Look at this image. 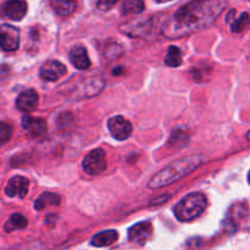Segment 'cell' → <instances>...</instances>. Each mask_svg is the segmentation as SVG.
<instances>
[{
	"label": "cell",
	"mask_w": 250,
	"mask_h": 250,
	"mask_svg": "<svg viewBox=\"0 0 250 250\" xmlns=\"http://www.w3.org/2000/svg\"><path fill=\"white\" fill-rule=\"evenodd\" d=\"M2 11L7 19L12 21H21L27 12V4L22 0H10L2 5Z\"/></svg>",
	"instance_id": "7c38bea8"
},
{
	"label": "cell",
	"mask_w": 250,
	"mask_h": 250,
	"mask_svg": "<svg viewBox=\"0 0 250 250\" xmlns=\"http://www.w3.org/2000/svg\"><path fill=\"white\" fill-rule=\"evenodd\" d=\"M153 21L151 19H138L134 21H129L122 24L120 28L121 32L131 37H146L149 32H151Z\"/></svg>",
	"instance_id": "ba28073f"
},
{
	"label": "cell",
	"mask_w": 250,
	"mask_h": 250,
	"mask_svg": "<svg viewBox=\"0 0 250 250\" xmlns=\"http://www.w3.org/2000/svg\"><path fill=\"white\" fill-rule=\"evenodd\" d=\"M165 62L166 65L171 66V67H178L182 63V53L177 46H168Z\"/></svg>",
	"instance_id": "ffe728a7"
},
{
	"label": "cell",
	"mask_w": 250,
	"mask_h": 250,
	"mask_svg": "<svg viewBox=\"0 0 250 250\" xmlns=\"http://www.w3.org/2000/svg\"><path fill=\"white\" fill-rule=\"evenodd\" d=\"M70 61L78 70H87L90 67V60L84 46H73L70 51Z\"/></svg>",
	"instance_id": "5bb4252c"
},
{
	"label": "cell",
	"mask_w": 250,
	"mask_h": 250,
	"mask_svg": "<svg viewBox=\"0 0 250 250\" xmlns=\"http://www.w3.org/2000/svg\"><path fill=\"white\" fill-rule=\"evenodd\" d=\"M188 143H189V136H188L187 132L181 128H176L171 132L168 144L172 146L173 148H185Z\"/></svg>",
	"instance_id": "ac0fdd59"
},
{
	"label": "cell",
	"mask_w": 250,
	"mask_h": 250,
	"mask_svg": "<svg viewBox=\"0 0 250 250\" xmlns=\"http://www.w3.org/2000/svg\"><path fill=\"white\" fill-rule=\"evenodd\" d=\"M38 103L39 99L36 90L27 89L23 90V92L17 97L16 106L17 109L21 110V111L31 112L33 111V110H36V107L38 106Z\"/></svg>",
	"instance_id": "4fadbf2b"
},
{
	"label": "cell",
	"mask_w": 250,
	"mask_h": 250,
	"mask_svg": "<svg viewBox=\"0 0 250 250\" xmlns=\"http://www.w3.org/2000/svg\"><path fill=\"white\" fill-rule=\"evenodd\" d=\"M116 4V0H110V1H107V0H104V1H99L98 2V7H99V9H102V10H107V9H110V7L111 6H114V5Z\"/></svg>",
	"instance_id": "cb8c5ba5"
},
{
	"label": "cell",
	"mask_w": 250,
	"mask_h": 250,
	"mask_svg": "<svg viewBox=\"0 0 250 250\" xmlns=\"http://www.w3.org/2000/svg\"><path fill=\"white\" fill-rule=\"evenodd\" d=\"M106 155L103 149H95L88 153L83 159L82 167L85 173L90 176H97L104 172L106 168Z\"/></svg>",
	"instance_id": "277c9868"
},
{
	"label": "cell",
	"mask_w": 250,
	"mask_h": 250,
	"mask_svg": "<svg viewBox=\"0 0 250 250\" xmlns=\"http://www.w3.org/2000/svg\"><path fill=\"white\" fill-rule=\"evenodd\" d=\"M208 207V199L203 193H190L177 203L175 215L182 222H189L199 217Z\"/></svg>",
	"instance_id": "3957f363"
},
{
	"label": "cell",
	"mask_w": 250,
	"mask_h": 250,
	"mask_svg": "<svg viewBox=\"0 0 250 250\" xmlns=\"http://www.w3.org/2000/svg\"><path fill=\"white\" fill-rule=\"evenodd\" d=\"M29 182L23 176H15L7 182L5 193L10 198H24L28 193Z\"/></svg>",
	"instance_id": "8fae6325"
},
{
	"label": "cell",
	"mask_w": 250,
	"mask_h": 250,
	"mask_svg": "<svg viewBox=\"0 0 250 250\" xmlns=\"http://www.w3.org/2000/svg\"><path fill=\"white\" fill-rule=\"evenodd\" d=\"M20 46V31L11 24L0 26V48L4 51H15Z\"/></svg>",
	"instance_id": "5b68a950"
},
{
	"label": "cell",
	"mask_w": 250,
	"mask_h": 250,
	"mask_svg": "<svg viewBox=\"0 0 250 250\" xmlns=\"http://www.w3.org/2000/svg\"><path fill=\"white\" fill-rule=\"evenodd\" d=\"M27 225H28V222H27V219L23 215L12 214L6 221V224H5V231L12 232L16 231V229H26Z\"/></svg>",
	"instance_id": "d6986e66"
},
{
	"label": "cell",
	"mask_w": 250,
	"mask_h": 250,
	"mask_svg": "<svg viewBox=\"0 0 250 250\" xmlns=\"http://www.w3.org/2000/svg\"><path fill=\"white\" fill-rule=\"evenodd\" d=\"M50 6L60 16H68L76 11L77 2L72 0H53L50 1Z\"/></svg>",
	"instance_id": "2e32d148"
},
{
	"label": "cell",
	"mask_w": 250,
	"mask_h": 250,
	"mask_svg": "<svg viewBox=\"0 0 250 250\" xmlns=\"http://www.w3.org/2000/svg\"><path fill=\"white\" fill-rule=\"evenodd\" d=\"M107 128L117 141H125L132 134V125L124 116H114L107 121Z\"/></svg>",
	"instance_id": "8992f818"
},
{
	"label": "cell",
	"mask_w": 250,
	"mask_h": 250,
	"mask_svg": "<svg viewBox=\"0 0 250 250\" xmlns=\"http://www.w3.org/2000/svg\"><path fill=\"white\" fill-rule=\"evenodd\" d=\"M153 236V226L150 222H141L132 226L128 231L129 241L133 244L143 246Z\"/></svg>",
	"instance_id": "9c48e42d"
},
{
	"label": "cell",
	"mask_w": 250,
	"mask_h": 250,
	"mask_svg": "<svg viewBox=\"0 0 250 250\" xmlns=\"http://www.w3.org/2000/svg\"><path fill=\"white\" fill-rule=\"evenodd\" d=\"M66 72H67V70H66V66L63 63L56 60H49L42 65L39 76L48 82H56L61 77H63Z\"/></svg>",
	"instance_id": "52a82bcc"
},
{
	"label": "cell",
	"mask_w": 250,
	"mask_h": 250,
	"mask_svg": "<svg viewBox=\"0 0 250 250\" xmlns=\"http://www.w3.org/2000/svg\"><path fill=\"white\" fill-rule=\"evenodd\" d=\"M119 238V233L114 229H107V231H103L100 233L95 234L90 241V244L97 248H103V247H109L114 244Z\"/></svg>",
	"instance_id": "9a60e30c"
},
{
	"label": "cell",
	"mask_w": 250,
	"mask_h": 250,
	"mask_svg": "<svg viewBox=\"0 0 250 250\" xmlns=\"http://www.w3.org/2000/svg\"><path fill=\"white\" fill-rule=\"evenodd\" d=\"M202 163V155H189L187 158L178 159V160L170 164L167 167L159 171L149 181V188H151V189H158V188H163L165 186L171 185V183L177 182L181 178L186 177V176L192 173L194 170H197Z\"/></svg>",
	"instance_id": "7a4b0ae2"
},
{
	"label": "cell",
	"mask_w": 250,
	"mask_h": 250,
	"mask_svg": "<svg viewBox=\"0 0 250 250\" xmlns=\"http://www.w3.org/2000/svg\"><path fill=\"white\" fill-rule=\"evenodd\" d=\"M250 24V16L248 12H243L238 19L234 20L231 24V31L233 33H242L244 29H247Z\"/></svg>",
	"instance_id": "7402d4cb"
},
{
	"label": "cell",
	"mask_w": 250,
	"mask_h": 250,
	"mask_svg": "<svg viewBox=\"0 0 250 250\" xmlns=\"http://www.w3.org/2000/svg\"><path fill=\"white\" fill-rule=\"evenodd\" d=\"M12 136V127L6 122H0V146L10 141Z\"/></svg>",
	"instance_id": "603a6c76"
},
{
	"label": "cell",
	"mask_w": 250,
	"mask_h": 250,
	"mask_svg": "<svg viewBox=\"0 0 250 250\" xmlns=\"http://www.w3.org/2000/svg\"><path fill=\"white\" fill-rule=\"evenodd\" d=\"M247 138H248L249 141H250V131L248 132V133H247Z\"/></svg>",
	"instance_id": "d4e9b609"
},
{
	"label": "cell",
	"mask_w": 250,
	"mask_h": 250,
	"mask_svg": "<svg viewBox=\"0 0 250 250\" xmlns=\"http://www.w3.org/2000/svg\"><path fill=\"white\" fill-rule=\"evenodd\" d=\"M144 5L143 1L141 0H129V1H125L122 4V14L125 15H132V14H141L144 11Z\"/></svg>",
	"instance_id": "44dd1931"
},
{
	"label": "cell",
	"mask_w": 250,
	"mask_h": 250,
	"mask_svg": "<svg viewBox=\"0 0 250 250\" xmlns=\"http://www.w3.org/2000/svg\"><path fill=\"white\" fill-rule=\"evenodd\" d=\"M21 124L22 127L34 138H41L48 131V125H46L45 120L41 119V117H32L29 115H24L22 117Z\"/></svg>",
	"instance_id": "30bf717a"
},
{
	"label": "cell",
	"mask_w": 250,
	"mask_h": 250,
	"mask_svg": "<svg viewBox=\"0 0 250 250\" xmlns=\"http://www.w3.org/2000/svg\"><path fill=\"white\" fill-rule=\"evenodd\" d=\"M226 6V1H189L181 6L171 20L166 21L163 33L167 38L189 36L211 26Z\"/></svg>",
	"instance_id": "6da1fadb"
},
{
	"label": "cell",
	"mask_w": 250,
	"mask_h": 250,
	"mask_svg": "<svg viewBox=\"0 0 250 250\" xmlns=\"http://www.w3.org/2000/svg\"><path fill=\"white\" fill-rule=\"evenodd\" d=\"M60 202H61L60 195L46 192V193H43V194L36 200V203H34V208H36V210H43L44 208L50 207V205L51 207H58V205H60Z\"/></svg>",
	"instance_id": "e0dca14e"
},
{
	"label": "cell",
	"mask_w": 250,
	"mask_h": 250,
	"mask_svg": "<svg viewBox=\"0 0 250 250\" xmlns=\"http://www.w3.org/2000/svg\"><path fill=\"white\" fill-rule=\"evenodd\" d=\"M248 181H249V183H250V171H249V175H248Z\"/></svg>",
	"instance_id": "484cf974"
}]
</instances>
